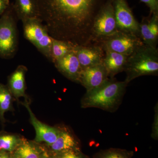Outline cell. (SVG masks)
Masks as SVG:
<instances>
[{
  "label": "cell",
  "instance_id": "obj_1",
  "mask_svg": "<svg viewBox=\"0 0 158 158\" xmlns=\"http://www.w3.org/2000/svg\"><path fill=\"white\" fill-rule=\"evenodd\" d=\"M108 1L34 0L38 19L51 37L75 46L94 43V19Z\"/></svg>",
  "mask_w": 158,
  "mask_h": 158
},
{
  "label": "cell",
  "instance_id": "obj_2",
  "mask_svg": "<svg viewBox=\"0 0 158 158\" xmlns=\"http://www.w3.org/2000/svg\"><path fill=\"white\" fill-rule=\"evenodd\" d=\"M128 83L109 78L98 88L86 91L81 101V106L86 109L96 108L114 113L122 102Z\"/></svg>",
  "mask_w": 158,
  "mask_h": 158
},
{
  "label": "cell",
  "instance_id": "obj_3",
  "mask_svg": "<svg viewBox=\"0 0 158 158\" xmlns=\"http://www.w3.org/2000/svg\"><path fill=\"white\" fill-rule=\"evenodd\" d=\"M124 72L125 81L129 84L134 79L143 76H157L158 50L143 44L128 56Z\"/></svg>",
  "mask_w": 158,
  "mask_h": 158
},
{
  "label": "cell",
  "instance_id": "obj_4",
  "mask_svg": "<svg viewBox=\"0 0 158 158\" xmlns=\"http://www.w3.org/2000/svg\"><path fill=\"white\" fill-rule=\"evenodd\" d=\"M17 17L12 4L0 17V57L12 58L17 49Z\"/></svg>",
  "mask_w": 158,
  "mask_h": 158
},
{
  "label": "cell",
  "instance_id": "obj_5",
  "mask_svg": "<svg viewBox=\"0 0 158 158\" xmlns=\"http://www.w3.org/2000/svg\"><path fill=\"white\" fill-rule=\"evenodd\" d=\"M24 36L37 49L51 60L52 38L38 19H29L22 21Z\"/></svg>",
  "mask_w": 158,
  "mask_h": 158
},
{
  "label": "cell",
  "instance_id": "obj_6",
  "mask_svg": "<svg viewBox=\"0 0 158 158\" xmlns=\"http://www.w3.org/2000/svg\"><path fill=\"white\" fill-rule=\"evenodd\" d=\"M97 43L100 44L104 50L116 52L128 56L144 44L138 36L120 31L100 40Z\"/></svg>",
  "mask_w": 158,
  "mask_h": 158
},
{
  "label": "cell",
  "instance_id": "obj_7",
  "mask_svg": "<svg viewBox=\"0 0 158 158\" xmlns=\"http://www.w3.org/2000/svg\"><path fill=\"white\" fill-rule=\"evenodd\" d=\"M118 32L113 0H109L97 15L94 23L93 36L95 43Z\"/></svg>",
  "mask_w": 158,
  "mask_h": 158
},
{
  "label": "cell",
  "instance_id": "obj_8",
  "mask_svg": "<svg viewBox=\"0 0 158 158\" xmlns=\"http://www.w3.org/2000/svg\"><path fill=\"white\" fill-rule=\"evenodd\" d=\"M113 5L118 31L140 38L139 23L126 0H113Z\"/></svg>",
  "mask_w": 158,
  "mask_h": 158
},
{
  "label": "cell",
  "instance_id": "obj_9",
  "mask_svg": "<svg viewBox=\"0 0 158 158\" xmlns=\"http://www.w3.org/2000/svg\"><path fill=\"white\" fill-rule=\"evenodd\" d=\"M109 75L102 63L83 69L80 74L79 83L90 91L96 88L109 80Z\"/></svg>",
  "mask_w": 158,
  "mask_h": 158
},
{
  "label": "cell",
  "instance_id": "obj_10",
  "mask_svg": "<svg viewBox=\"0 0 158 158\" xmlns=\"http://www.w3.org/2000/svg\"><path fill=\"white\" fill-rule=\"evenodd\" d=\"M74 52L78 59L82 69L102 63L105 51L100 44L75 46Z\"/></svg>",
  "mask_w": 158,
  "mask_h": 158
},
{
  "label": "cell",
  "instance_id": "obj_11",
  "mask_svg": "<svg viewBox=\"0 0 158 158\" xmlns=\"http://www.w3.org/2000/svg\"><path fill=\"white\" fill-rule=\"evenodd\" d=\"M23 104L28 111L30 121L36 131L34 141L37 143L44 142L48 146L53 144L59 136L60 128L49 126L38 120L31 111L29 102L27 99Z\"/></svg>",
  "mask_w": 158,
  "mask_h": 158
},
{
  "label": "cell",
  "instance_id": "obj_12",
  "mask_svg": "<svg viewBox=\"0 0 158 158\" xmlns=\"http://www.w3.org/2000/svg\"><path fill=\"white\" fill-rule=\"evenodd\" d=\"M54 63L57 69L65 77L79 83L82 69L74 50Z\"/></svg>",
  "mask_w": 158,
  "mask_h": 158
},
{
  "label": "cell",
  "instance_id": "obj_13",
  "mask_svg": "<svg viewBox=\"0 0 158 158\" xmlns=\"http://www.w3.org/2000/svg\"><path fill=\"white\" fill-rule=\"evenodd\" d=\"M140 37L143 44L157 48L158 40V13L150 14L139 23Z\"/></svg>",
  "mask_w": 158,
  "mask_h": 158
},
{
  "label": "cell",
  "instance_id": "obj_14",
  "mask_svg": "<svg viewBox=\"0 0 158 158\" xmlns=\"http://www.w3.org/2000/svg\"><path fill=\"white\" fill-rule=\"evenodd\" d=\"M105 56L102 64L110 78L124 71L128 56L112 51L104 50Z\"/></svg>",
  "mask_w": 158,
  "mask_h": 158
},
{
  "label": "cell",
  "instance_id": "obj_15",
  "mask_svg": "<svg viewBox=\"0 0 158 158\" xmlns=\"http://www.w3.org/2000/svg\"><path fill=\"white\" fill-rule=\"evenodd\" d=\"M27 71L26 66L19 65L8 78L7 86L12 95L16 99L19 100L20 97H24L27 99L25 82Z\"/></svg>",
  "mask_w": 158,
  "mask_h": 158
},
{
  "label": "cell",
  "instance_id": "obj_16",
  "mask_svg": "<svg viewBox=\"0 0 158 158\" xmlns=\"http://www.w3.org/2000/svg\"><path fill=\"white\" fill-rule=\"evenodd\" d=\"M56 141L48 147L52 154L79 148L78 142L71 133L65 129L60 128Z\"/></svg>",
  "mask_w": 158,
  "mask_h": 158
},
{
  "label": "cell",
  "instance_id": "obj_17",
  "mask_svg": "<svg viewBox=\"0 0 158 158\" xmlns=\"http://www.w3.org/2000/svg\"><path fill=\"white\" fill-rule=\"evenodd\" d=\"M12 6L17 18L22 22L29 19H38L37 7L34 0H14Z\"/></svg>",
  "mask_w": 158,
  "mask_h": 158
},
{
  "label": "cell",
  "instance_id": "obj_18",
  "mask_svg": "<svg viewBox=\"0 0 158 158\" xmlns=\"http://www.w3.org/2000/svg\"><path fill=\"white\" fill-rule=\"evenodd\" d=\"M44 151L36 142L24 139L12 154L14 158H40Z\"/></svg>",
  "mask_w": 158,
  "mask_h": 158
},
{
  "label": "cell",
  "instance_id": "obj_19",
  "mask_svg": "<svg viewBox=\"0 0 158 158\" xmlns=\"http://www.w3.org/2000/svg\"><path fill=\"white\" fill-rule=\"evenodd\" d=\"M75 46L69 43L52 38L51 51V61L55 63L74 50Z\"/></svg>",
  "mask_w": 158,
  "mask_h": 158
},
{
  "label": "cell",
  "instance_id": "obj_20",
  "mask_svg": "<svg viewBox=\"0 0 158 158\" xmlns=\"http://www.w3.org/2000/svg\"><path fill=\"white\" fill-rule=\"evenodd\" d=\"M13 97L7 85L0 84V121L2 123L5 122V113L13 110Z\"/></svg>",
  "mask_w": 158,
  "mask_h": 158
},
{
  "label": "cell",
  "instance_id": "obj_21",
  "mask_svg": "<svg viewBox=\"0 0 158 158\" xmlns=\"http://www.w3.org/2000/svg\"><path fill=\"white\" fill-rule=\"evenodd\" d=\"M24 140L18 135L0 132V150L12 153Z\"/></svg>",
  "mask_w": 158,
  "mask_h": 158
},
{
  "label": "cell",
  "instance_id": "obj_22",
  "mask_svg": "<svg viewBox=\"0 0 158 158\" xmlns=\"http://www.w3.org/2000/svg\"><path fill=\"white\" fill-rule=\"evenodd\" d=\"M132 156L131 152L111 148L99 153L95 156V158H131Z\"/></svg>",
  "mask_w": 158,
  "mask_h": 158
},
{
  "label": "cell",
  "instance_id": "obj_23",
  "mask_svg": "<svg viewBox=\"0 0 158 158\" xmlns=\"http://www.w3.org/2000/svg\"><path fill=\"white\" fill-rule=\"evenodd\" d=\"M50 158H87L80 151L79 148L63 152L52 154Z\"/></svg>",
  "mask_w": 158,
  "mask_h": 158
},
{
  "label": "cell",
  "instance_id": "obj_24",
  "mask_svg": "<svg viewBox=\"0 0 158 158\" xmlns=\"http://www.w3.org/2000/svg\"><path fill=\"white\" fill-rule=\"evenodd\" d=\"M152 137L155 139H157L158 137V103L155 107V115L153 122Z\"/></svg>",
  "mask_w": 158,
  "mask_h": 158
},
{
  "label": "cell",
  "instance_id": "obj_25",
  "mask_svg": "<svg viewBox=\"0 0 158 158\" xmlns=\"http://www.w3.org/2000/svg\"><path fill=\"white\" fill-rule=\"evenodd\" d=\"M149 8L150 14L158 13V0H140Z\"/></svg>",
  "mask_w": 158,
  "mask_h": 158
},
{
  "label": "cell",
  "instance_id": "obj_26",
  "mask_svg": "<svg viewBox=\"0 0 158 158\" xmlns=\"http://www.w3.org/2000/svg\"><path fill=\"white\" fill-rule=\"evenodd\" d=\"M10 5L9 0H0V16L8 9Z\"/></svg>",
  "mask_w": 158,
  "mask_h": 158
},
{
  "label": "cell",
  "instance_id": "obj_27",
  "mask_svg": "<svg viewBox=\"0 0 158 158\" xmlns=\"http://www.w3.org/2000/svg\"><path fill=\"white\" fill-rule=\"evenodd\" d=\"M2 158H14L11 152H4Z\"/></svg>",
  "mask_w": 158,
  "mask_h": 158
},
{
  "label": "cell",
  "instance_id": "obj_28",
  "mask_svg": "<svg viewBox=\"0 0 158 158\" xmlns=\"http://www.w3.org/2000/svg\"><path fill=\"white\" fill-rule=\"evenodd\" d=\"M40 158H50V156L48 154L47 152L44 151L41 154Z\"/></svg>",
  "mask_w": 158,
  "mask_h": 158
},
{
  "label": "cell",
  "instance_id": "obj_29",
  "mask_svg": "<svg viewBox=\"0 0 158 158\" xmlns=\"http://www.w3.org/2000/svg\"><path fill=\"white\" fill-rule=\"evenodd\" d=\"M4 151H2L0 150V158H2V156L3 152Z\"/></svg>",
  "mask_w": 158,
  "mask_h": 158
}]
</instances>
